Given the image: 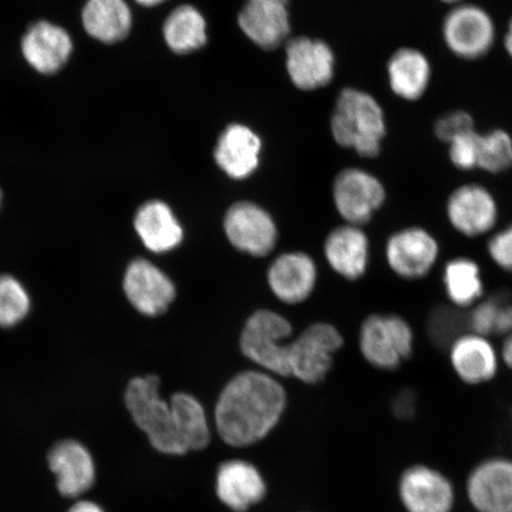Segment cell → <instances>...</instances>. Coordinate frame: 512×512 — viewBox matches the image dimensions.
Listing matches in <instances>:
<instances>
[{"instance_id":"obj_1","label":"cell","mask_w":512,"mask_h":512,"mask_svg":"<svg viewBox=\"0 0 512 512\" xmlns=\"http://www.w3.org/2000/svg\"><path fill=\"white\" fill-rule=\"evenodd\" d=\"M283 384L265 371L248 370L223 388L215 407V425L224 443L251 446L267 437L286 408Z\"/></svg>"},{"instance_id":"obj_2","label":"cell","mask_w":512,"mask_h":512,"mask_svg":"<svg viewBox=\"0 0 512 512\" xmlns=\"http://www.w3.org/2000/svg\"><path fill=\"white\" fill-rule=\"evenodd\" d=\"M331 130L337 144L354 149L362 157L374 158L379 156L387 133L386 119L373 95L345 88L338 96Z\"/></svg>"},{"instance_id":"obj_3","label":"cell","mask_w":512,"mask_h":512,"mask_svg":"<svg viewBox=\"0 0 512 512\" xmlns=\"http://www.w3.org/2000/svg\"><path fill=\"white\" fill-rule=\"evenodd\" d=\"M160 379L156 375L134 377L128 383L125 403L134 424L149 438L160 453L182 456L188 452L179 434L170 401L159 394Z\"/></svg>"},{"instance_id":"obj_4","label":"cell","mask_w":512,"mask_h":512,"mask_svg":"<svg viewBox=\"0 0 512 512\" xmlns=\"http://www.w3.org/2000/svg\"><path fill=\"white\" fill-rule=\"evenodd\" d=\"M358 342L364 360L387 371L411 360L415 349L413 326L396 313H374L364 319Z\"/></svg>"},{"instance_id":"obj_5","label":"cell","mask_w":512,"mask_h":512,"mask_svg":"<svg viewBox=\"0 0 512 512\" xmlns=\"http://www.w3.org/2000/svg\"><path fill=\"white\" fill-rule=\"evenodd\" d=\"M292 325L271 310H259L247 319L240 337L242 354L268 373L290 377L288 344Z\"/></svg>"},{"instance_id":"obj_6","label":"cell","mask_w":512,"mask_h":512,"mask_svg":"<svg viewBox=\"0 0 512 512\" xmlns=\"http://www.w3.org/2000/svg\"><path fill=\"white\" fill-rule=\"evenodd\" d=\"M344 339L334 325L312 324L296 341L288 344V366L291 376L307 384L325 380L334 363V354L343 347Z\"/></svg>"},{"instance_id":"obj_7","label":"cell","mask_w":512,"mask_h":512,"mask_svg":"<svg viewBox=\"0 0 512 512\" xmlns=\"http://www.w3.org/2000/svg\"><path fill=\"white\" fill-rule=\"evenodd\" d=\"M448 50L463 60H477L489 53L496 40L494 19L475 4H458L443 23Z\"/></svg>"},{"instance_id":"obj_8","label":"cell","mask_w":512,"mask_h":512,"mask_svg":"<svg viewBox=\"0 0 512 512\" xmlns=\"http://www.w3.org/2000/svg\"><path fill=\"white\" fill-rule=\"evenodd\" d=\"M387 264L399 278L421 280L433 271L440 256L439 241L430 230L409 226L389 236L386 248Z\"/></svg>"},{"instance_id":"obj_9","label":"cell","mask_w":512,"mask_h":512,"mask_svg":"<svg viewBox=\"0 0 512 512\" xmlns=\"http://www.w3.org/2000/svg\"><path fill=\"white\" fill-rule=\"evenodd\" d=\"M398 492L406 512H453L457 492L444 472L426 464L408 466L401 473Z\"/></svg>"},{"instance_id":"obj_10","label":"cell","mask_w":512,"mask_h":512,"mask_svg":"<svg viewBox=\"0 0 512 512\" xmlns=\"http://www.w3.org/2000/svg\"><path fill=\"white\" fill-rule=\"evenodd\" d=\"M386 198V188L380 179L366 170H343L335 179V206L339 215L352 226L362 227L369 223Z\"/></svg>"},{"instance_id":"obj_11","label":"cell","mask_w":512,"mask_h":512,"mask_svg":"<svg viewBox=\"0 0 512 512\" xmlns=\"http://www.w3.org/2000/svg\"><path fill=\"white\" fill-rule=\"evenodd\" d=\"M223 228L230 245L256 258L270 254L278 240L272 216L252 202L233 204L224 216Z\"/></svg>"},{"instance_id":"obj_12","label":"cell","mask_w":512,"mask_h":512,"mask_svg":"<svg viewBox=\"0 0 512 512\" xmlns=\"http://www.w3.org/2000/svg\"><path fill=\"white\" fill-rule=\"evenodd\" d=\"M446 215L456 232L477 239L496 228L499 208L488 188L471 183L453 190L446 203Z\"/></svg>"},{"instance_id":"obj_13","label":"cell","mask_w":512,"mask_h":512,"mask_svg":"<svg viewBox=\"0 0 512 512\" xmlns=\"http://www.w3.org/2000/svg\"><path fill=\"white\" fill-rule=\"evenodd\" d=\"M465 490L476 512H512V459L482 460L467 476Z\"/></svg>"},{"instance_id":"obj_14","label":"cell","mask_w":512,"mask_h":512,"mask_svg":"<svg viewBox=\"0 0 512 512\" xmlns=\"http://www.w3.org/2000/svg\"><path fill=\"white\" fill-rule=\"evenodd\" d=\"M124 291L134 309L149 317L163 315L177 296L174 281L145 259L133 260L128 265Z\"/></svg>"},{"instance_id":"obj_15","label":"cell","mask_w":512,"mask_h":512,"mask_svg":"<svg viewBox=\"0 0 512 512\" xmlns=\"http://www.w3.org/2000/svg\"><path fill=\"white\" fill-rule=\"evenodd\" d=\"M447 351L453 373L463 383L482 386L495 380L501 355L491 338L469 330L454 339Z\"/></svg>"},{"instance_id":"obj_16","label":"cell","mask_w":512,"mask_h":512,"mask_svg":"<svg viewBox=\"0 0 512 512\" xmlns=\"http://www.w3.org/2000/svg\"><path fill=\"white\" fill-rule=\"evenodd\" d=\"M21 50L24 60L43 75H53L66 66L74 50L72 36L60 25L40 21L25 32Z\"/></svg>"},{"instance_id":"obj_17","label":"cell","mask_w":512,"mask_h":512,"mask_svg":"<svg viewBox=\"0 0 512 512\" xmlns=\"http://www.w3.org/2000/svg\"><path fill=\"white\" fill-rule=\"evenodd\" d=\"M287 72L294 86L313 91L328 86L334 78L335 57L328 44L297 37L286 46Z\"/></svg>"},{"instance_id":"obj_18","label":"cell","mask_w":512,"mask_h":512,"mask_svg":"<svg viewBox=\"0 0 512 512\" xmlns=\"http://www.w3.org/2000/svg\"><path fill=\"white\" fill-rule=\"evenodd\" d=\"M288 0H247L239 15V25L249 40L272 50L290 35Z\"/></svg>"},{"instance_id":"obj_19","label":"cell","mask_w":512,"mask_h":512,"mask_svg":"<svg viewBox=\"0 0 512 512\" xmlns=\"http://www.w3.org/2000/svg\"><path fill=\"white\" fill-rule=\"evenodd\" d=\"M50 470L57 479V489L66 497H78L92 488L95 465L87 448L75 440H62L48 454Z\"/></svg>"},{"instance_id":"obj_20","label":"cell","mask_w":512,"mask_h":512,"mask_svg":"<svg viewBox=\"0 0 512 512\" xmlns=\"http://www.w3.org/2000/svg\"><path fill=\"white\" fill-rule=\"evenodd\" d=\"M274 296L286 304H299L315 290L317 267L309 255L286 253L275 259L267 273Z\"/></svg>"},{"instance_id":"obj_21","label":"cell","mask_w":512,"mask_h":512,"mask_svg":"<svg viewBox=\"0 0 512 512\" xmlns=\"http://www.w3.org/2000/svg\"><path fill=\"white\" fill-rule=\"evenodd\" d=\"M324 253L329 265L348 280L366 274L370 260V242L361 227L345 224L332 230L325 241Z\"/></svg>"},{"instance_id":"obj_22","label":"cell","mask_w":512,"mask_h":512,"mask_svg":"<svg viewBox=\"0 0 512 512\" xmlns=\"http://www.w3.org/2000/svg\"><path fill=\"white\" fill-rule=\"evenodd\" d=\"M261 140L251 128L233 124L224 130L214 152L216 164L233 179H245L258 169Z\"/></svg>"},{"instance_id":"obj_23","label":"cell","mask_w":512,"mask_h":512,"mask_svg":"<svg viewBox=\"0 0 512 512\" xmlns=\"http://www.w3.org/2000/svg\"><path fill=\"white\" fill-rule=\"evenodd\" d=\"M216 494L228 508L246 511L265 497L266 483L254 465L230 460L217 471Z\"/></svg>"},{"instance_id":"obj_24","label":"cell","mask_w":512,"mask_h":512,"mask_svg":"<svg viewBox=\"0 0 512 512\" xmlns=\"http://www.w3.org/2000/svg\"><path fill=\"white\" fill-rule=\"evenodd\" d=\"M134 228L149 251H174L184 239V230L174 211L162 201H149L137 210Z\"/></svg>"},{"instance_id":"obj_25","label":"cell","mask_w":512,"mask_h":512,"mask_svg":"<svg viewBox=\"0 0 512 512\" xmlns=\"http://www.w3.org/2000/svg\"><path fill=\"white\" fill-rule=\"evenodd\" d=\"M83 29L105 44L124 41L132 29L133 17L125 0H87L83 6Z\"/></svg>"},{"instance_id":"obj_26","label":"cell","mask_w":512,"mask_h":512,"mask_svg":"<svg viewBox=\"0 0 512 512\" xmlns=\"http://www.w3.org/2000/svg\"><path fill=\"white\" fill-rule=\"evenodd\" d=\"M389 85L395 95L407 101L422 98L430 87L432 66L419 49L401 48L388 63Z\"/></svg>"},{"instance_id":"obj_27","label":"cell","mask_w":512,"mask_h":512,"mask_svg":"<svg viewBox=\"0 0 512 512\" xmlns=\"http://www.w3.org/2000/svg\"><path fill=\"white\" fill-rule=\"evenodd\" d=\"M443 286L450 305L469 311L485 296L482 268L467 256H458L446 262L443 270Z\"/></svg>"},{"instance_id":"obj_28","label":"cell","mask_w":512,"mask_h":512,"mask_svg":"<svg viewBox=\"0 0 512 512\" xmlns=\"http://www.w3.org/2000/svg\"><path fill=\"white\" fill-rule=\"evenodd\" d=\"M163 35L168 47L178 55L190 54L206 46L207 23L194 6H178L166 18Z\"/></svg>"},{"instance_id":"obj_29","label":"cell","mask_w":512,"mask_h":512,"mask_svg":"<svg viewBox=\"0 0 512 512\" xmlns=\"http://www.w3.org/2000/svg\"><path fill=\"white\" fill-rule=\"evenodd\" d=\"M170 403L188 452L206 448L210 443V430L201 402L188 393H176L171 396Z\"/></svg>"},{"instance_id":"obj_30","label":"cell","mask_w":512,"mask_h":512,"mask_svg":"<svg viewBox=\"0 0 512 512\" xmlns=\"http://www.w3.org/2000/svg\"><path fill=\"white\" fill-rule=\"evenodd\" d=\"M512 166V138L508 132L494 130L479 134L476 143V169L499 174Z\"/></svg>"},{"instance_id":"obj_31","label":"cell","mask_w":512,"mask_h":512,"mask_svg":"<svg viewBox=\"0 0 512 512\" xmlns=\"http://www.w3.org/2000/svg\"><path fill=\"white\" fill-rule=\"evenodd\" d=\"M30 299L27 291L11 275L0 277V326L10 328L27 317Z\"/></svg>"},{"instance_id":"obj_32","label":"cell","mask_w":512,"mask_h":512,"mask_svg":"<svg viewBox=\"0 0 512 512\" xmlns=\"http://www.w3.org/2000/svg\"><path fill=\"white\" fill-rule=\"evenodd\" d=\"M466 326L469 328L467 315L452 305L438 307L428 320V332L439 347H450L454 339L466 332Z\"/></svg>"},{"instance_id":"obj_33","label":"cell","mask_w":512,"mask_h":512,"mask_svg":"<svg viewBox=\"0 0 512 512\" xmlns=\"http://www.w3.org/2000/svg\"><path fill=\"white\" fill-rule=\"evenodd\" d=\"M504 303V300L497 297L480 300L467 313L470 331L489 338L496 336L499 313Z\"/></svg>"},{"instance_id":"obj_34","label":"cell","mask_w":512,"mask_h":512,"mask_svg":"<svg viewBox=\"0 0 512 512\" xmlns=\"http://www.w3.org/2000/svg\"><path fill=\"white\" fill-rule=\"evenodd\" d=\"M472 131H475V121L464 111L448 112L439 118L434 126L435 136L447 144Z\"/></svg>"},{"instance_id":"obj_35","label":"cell","mask_w":512,"mask_h":512,"mask_svg":"<svg viewBox=\"0 0 512 512\" xmlns=\"http://www.w3.org/2000/svg\"><path fill=\"white\" fill-rule=\"evenodd\" d=\"M486 252L499 270L512 274V223L490 236Z\"/></svg>"},{"instance_id":"obj_36","label":"cell","mask_w":512,"mask_h":512,"mask_svg":"<svg viewBox=\"0 0 512 512\" xmlns=\"http://www.w3.org/2000/svg\"><path fill=\"white\" fill-rule=\"evenodd\" d=\"M478 132L472 131L454 139L448 144V156L457 169L470 171L476 169V143Z\"/></svg>"},{"instance_id":"obj_37","label":"cell","mask_w":512,"mask_h":512,"mask_svg":"<svg viewBox=\"0 0 512 512\" xmlns=\"http://www.w3.org/2000/svg\"><path fill=\"white\" fill-rule=\"evenodd\" d=\"M394 409L398 412L400 418H408L415 412V400L411 393L400 394L396 400Z\"/></svg>"},{"instance_id":"obj_38","label":"cell","mask_w":512,"mask_h":512,"mask_svg":"<svg viewBox=\"0 0 512 512\" xmlns=\"http://www.w3.org/2000/svg\"><path fill=\"white\" fill-rule=\"evenodd\" d=\"M501 361L512 370V334L504 337L501 352Z\"/></svg>"},{"instance_id":"obj_39","label":"cell","mask_w":512,"mask_h":512,"mask_svg":"<svg viewBox=\"0 0 512 512\" xmlns=\"http://www.w3.org/2000/svg\"><path fill=\"white\" fill-rule=\"evenodd\" d=\"M68 512H104V510H102L96 503L83 501L74 504Z\"/></svg>"},{"instance_id":"obj_40","label":"cell","mask_w":512,"mask_h":512,"mask_svg":"<svg viewBox=\"0 0 512 512\" xmlns=\"http://www.w3.org/2000/svg\"><path fill=\"white\" fill-rule=\"evenodd\" d=\"M504 46L505 50H507V53L512 59V18L510 19L507 34H505L504 38Z\"/></svg>"},{"instance_id":"obj_41","label":"cell","mask_w":512,"mask_h":512,"mask_svg":"<svg viewBox=\"0 0 512 512\" xmlns=\"http://www.w3.org/2000/svg\"><path fill=\"white\" fill-rule=\"evenodd\" d=\"M134 2L139 5L145 6V8H153V6H157L166 2V0H134Z\"/></svg>"},{"instance_id":"obj_42","label":"cell","mask_w":512,"mask_h":512,"mask_svg":"<svg viewBox=\"0 0 512 512\" xmlns=\"http://www.w3.org/2000/svg\"><path fill=\"white\" fill-rule=\"evenodd\" d=\"M440 2H443L446 4L458 5V4H462L463 0H440Z\"/></svg>"},{"instance_id":"obj_43","label":"cell","mask_w":512,"mask_h":512,"mask_svg":"<svg viewBox=\"0 0 512 512\" xmlns=\"http://www.w3.org/2000/svg\"><path fill=\"white\" fill-rule=\"evenodd\" d=\"M0 204H2V191H0Z\"/></svg>"}]
</instances>
